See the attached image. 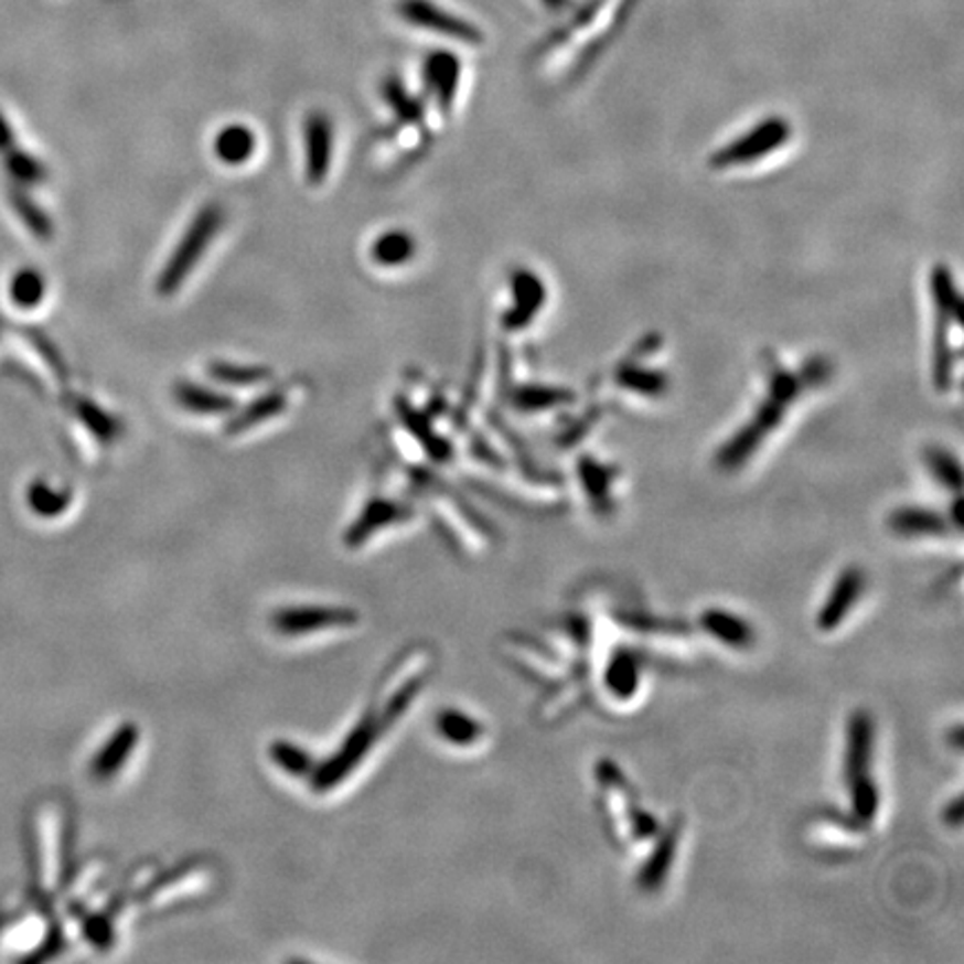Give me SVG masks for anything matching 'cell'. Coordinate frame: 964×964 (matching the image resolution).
I'll list each match as a JSON object with an SVG mask.
<instances>
[{"instance_id":"cell-1","label":"cell","mask_w":964,"mask_h":964,"mask_svg":"<svg viewBox=\"0 0 964 964\" xmlns=\"http://www.w3.org/2000/svg\"><path fill=\"white\" fill-rule=\"evenodd\" d=\"M817 368L808 366L802 371H789L784 366H773L768 373V387L763 400L757 405L754 416L719 449L717 464L724 471H737L743 467L748 458H752L763 440L778 431V427L789 416L791 407L806 394L813 384H820L828 377L826 362H817Z\"/></svg>"},{"instance_id":"cell-2","label":"cell","mask_w":964,"mask_h":964,"mask_svg":"<svg viewBox=\"0 0 964 964\" xmlns=\"http://www.w3.org/2000/svg\"><path fill=\"white\" fill-rule=\"evenodd\" d=\"M931 293L938 320L933 346V382L940 392H949L962 353V304L949 266H935L931 277Z\"/></svg>"},{"instance_id":"cell-3","label":"cell","mask_w":964,"mask_h":964,"mask_svg":"<svg viewBox=\"0 0 964 964\" xmlns=\"http://www.w3.org/2000/svg\"><path fill=\"white\" fill-rule=\"evenodd\" d=\"M874 761V721L869 713H853L846 737V784L853 813L859 824H869L880 808V793L869 770Z\"/></svg>"},{"instance_id":"cell-4","label":"cell","mask_w":964,"mask_h":964,"mask_svg":"<svg viewBox=\"0 0 964 964\" xmlns=\"http://www.w3.org/2000/svg\"><path fill=\"white\" fill-rule=\"evenodd\" d=\"M226 222V213L219 204L204 206L195 219L185 228L181 242L176 244L174 253L168 257L159 279H157V293L161 298H170L176 291H181L183 281L192 275L195 266L204 259L208 246L219 235L222 226Z\"/></svg>"},{"instance_id":"cell-5","label":"cell","mask_w":964,"mask_h":964,"mask_svg":"<svg viewBox=\"0 0 964 964\" xmlns=\"http://www.w3.org/2000/svg\"><path fill=\"white\" fill-rule=\"evenodd\" d=\"M793 139V126L784 117H768L759 121L752 130L743 132L721 150L710 157V168L735 170L759 163L761 159L775 154Z\"/></svg>"},{"instance_id":"cell-6","label":"cell","mask_w":964,"mask_h":964,"mask_svg":"<svg viewBox=\"0 0 964 964\" xmlns=\"http://www.w3.org/2000/svg\"><path fill=\"white\" fill-rule=\"evenodd\" d=\"M398 12L409 25L436 32L440 36H447V39H453V41H460L467 45H480L482 41H485V36L480 34V30L475 25L438 8L436 3H431V0H403Z\"/></svg>"},{"instance_id":"cell-7","label":"cell","mask_w":964,"mask_h":964,"mask_svg":"<svg viewBox=\"0 0 964 964\" xmlns=\"http://www.w3.org/2000/svg\"><path fill=\"white\" fill-rule=\"evenodd\" d=\"M545 302H547V291H545L543 279L527 268L514 270V275H512V309L503 315V324L510 331L527 329L534 322V318H538Z\"/></svg>"},{"instance_id":"cell-8","label":"cell","mask_w":964,"mask_h":964,"mask_svg":"<svg viewBox=\"0 0 964 964\" xmlns=\"http://www.w3.org/2000/svg\"><path fill=\"white\" fill-rule=\"evenodd\" d=\"M866 588V576L859 567H848L844 569L837 581L828 595V599L824 601L820 614H817V628L822 632H833L835 628L842 625V621L850 614L853 606L861 599Z\"/></svg>"},{"instance_id":"cell-9","label":"cell","mask_w":964,"mask_h":964,"mask_svg":"<svg viewBox=\"0 0 964 964\" xmlns=\"http://www.w3.org/2000/svg\"><path fill=\"white\" fill-rule=\"evenodd\" d=\"M307 179L311 185L324 183L333 159V121L324 113H311L304 121Z\"/></svg>"},{"instance_id":"cell-10","label":"cell","mask_w":964,"mask_h":964,"mask_svg":"<svg viewBox=\"0 0 964 964\" xmlns=\"http://www.w3.org/2000/svg\"><path fill=\"white\" fill-rule=\"evenodd\" d=\"M425 83L440 108L449 113L460 85V61L451 52L442 50L429 54L425 61Z\"/></svg>"},{"instance_id":"cell-11","label":"cell","mask_w":964,"mask_h":964,"mask_svg":"<svg viewBox=\"0 0 964 964\" xmlns=\"http://www.w3.org/2000/svg\"><path fill=\"white\" fill-rule=\"evenodd\" d=\"M614 384L639 398H661L670 387V379L658 368L643 366L641 362H623L614 373Z\"/></svg>"},{"instance_id":"cell-12","label":"cell","mask_w":964,"mask_h":964,"mask_svg":"<svg viewBox=\"0 0 964 964\" xmlns=\"http://www.w3.org/2000/svg\"><path fill=\"white\" fill-rule=\"evenodd\" d=\"M891 532L907 536V538H920V536H942L949 532V523L942 514L924 507H900L889 516Z\"/></svg>"},{"instance_id":"cell-13","label":"cell","mask_w":964,"mask_h":964,"mask_svg":"<svg viewBox=\"0 0 964 964\" xmlns=\"http://www.w3.org/2000/svg\"><path fill=\"white\" fill-rule=\"evenodd\" d=\"M174 400L181 409L200 416H219L235 409V400L219 392L206 389L202 384L181 382L174 387Z\"/></svg>"},{"instance_id":"cell-14","label":"cell","mask_w":964,"mask_h":964,"mask_svg":"<svg viewBox=\"0 0 964 964\" xmlns=\"http://www.w3.org/2000/svg\"><path fill=\"white\" fill-rule=\"evenodd\" d=\"M679 835H682V824H672L658 839V846L652 850L647 864L639 874V885L645 891H654L658 885H663V880L667 878L670 866L674 861V853H677V844H679Z\"/></svg>"},{"instance_id":"cell-15","label":"cell","mask_w":964,"mask_h":964,"mask_svg":"<svg viewBox=\"0 0 964 964\" xmlns=\"http://www.w3.org/2000/svg\"><path fill=\"white\" fill-rule=\"evenodd\" d=\"M371 257L377 266L398 268L416 257V239L403 228L387 231L379 235L371 246Z\"/></svg>"},{"instance_id":"cell-16","label":"cell","mask_w":964,"mask_h":964,"mask_svg":"<svg viewBox=\"0 0 964 964\" xmlns=\"http://www.w3.org/2000/svg\"><path fill=\"white\" fill-rule=\"evenodd\" d=\"M257 150V137L244 124L226 126L215 137V154L226 165H244Z\"/></svg>"},{"instance_id":"cell-17","label":"cell","mask_w":964,"mask_h":964,"mask_svg":"<svg viewBox=\"0 0 964 964\" xmlns=\"http://www.w3.org/2000/svg\"><path fill=\"white\" fill-rule=\"evenodd\" d=\"M701 628L710 636H715L721 643L732 645L737 650L750 647L752 641H754L752 628L743 619H739L737 614H730V612H724V610H708L701 617Z\"/></svg>"},{"instance_id":"cell-18","label":"cell","mask_w":964,"mask_h":964,"mask_svg":"<svg viewBox=\"0 0 964 964\" xmlns=\"http://www.w3.org/2000/svg\"><path fill=\"white\" fill-rule=\"evenodd\" d=\"M574 403V396L567 389L543 387V384H527L512 396V405L523 414H540L547 409H556Z\"/></svg>"},{"instance_id":"cell-19","label":"cell","mask_w":964,"mask_h":964,"mask_svg":"<svg viewBox=\"0 0 964 964\" xmlns=\"http://www.w3.org/2000/svg\"><path fill=\"white\" fill-rule=\"evenodd\" d=\"M45 277L34 268H21L10 279V300L21 311L39 309L45 298Z\"/></svg>"},{"instance_id":"cell-20","label":"cell","mask_w":964,"mask_h":964,"mask_svg":"<svg viewBox=\"0 0 964 964\" xmlns=\"http://www.w3.org/2000/svg\"><path fill=\"white\" fill-rule=\"evenodd\" d=\"M320 621H331V623H353L355 617L353 614H344V612H335V610H322V612H283L277 619V628L283 634H313L320 630H329L324 625H320Z\"/></svg>"},{"instance_id":"cell-21","label":"cell","mask_w":964,"mask_h":964,"mask_svg":"<svg viewBox=\"0 0 964 964\" xmlns=\"http://www.w3.org/2000/svg\"><path fill=\"white\" fill-rule=\"evenodd\" d=\"M606 686L617 699H630L639 688V663L630 652L612 656L606 670Z\"/></svg>"},{"instance_id":"cell-22","label":"cell","mask_w":964,"mask_h":964,"mask_svg":"<svg viewBox=\"0 0 964 964\" xmlns=\"http://www.w3.org/2000/svg\"><path fill=\"white\" fill-rule=\"evenodd\" d=\"M405 518H407V512L403 507H398L396 503L373 501L364 510L360 523H355V527L351 529V538L355 543H364L368 538V534H373V529L377 532L382 525H396V523H400Z\"/></svg>"},{"instance_id":"cell-23","label":"cell","mask_w":964,"mask_h":964,"mask_svg":"<svg viewBox=\"0 0 964 964\" xmlns=\"http://www.w3.org/2000/svg\"><path fill=\"white\" fill-rule=\"evenodd\" d=\"M438 732L453 746H471L482 737V726L460 710H444L438 717Z\"/></svg>"},{"instance_id":"cell-24","label":"cell","mask_w":964,"mask_h":964,"mask_svg":"<svg viewBox=\"0 0 964 964\" xmlns=\"http://www.w3.org/2000/svg\"><path fill=\"white\" fill-rule=\"evenodd\" d=\"M288 405V398L283 392H272L268 396H261L257 403H253L244 414L237 416L235 422H231V433H239V431H248L255 425H261L266 420H272L275 416H279L283 411V407Z\"/></svg>"},{"instance_id":"cell-25","label":"cell","mask_w":964,"mask_h":964,"mask_svg":"<svg viewBox=\"0 0 964 964\" xmlns=\"http://www.w3.org/2000/svg\"><path fill=\"white\" fill-rule=\"evenodd\" d=\"M215 379L224 384H233V387H257V384L266 382L270 377V371L264 366H244V364H231V362H215L208 366Z\"/></svg>"},{"instance_id":"cell-26","label":"cell","mask_w":964,"mask_h":964,"mask_svg":"<svg viewBox=\"0 0 964 964\" xmlns=\"http://www.w3.org/2000/svg\"><path fill=\"white\" fill-rule=\"evenodd\" d=\"M924 460H926L929 471L933 473V478L940 482L942 488L960 492L962 469H960V462H957V458L953 453H949V451H944L940 447H931V449H926Z\"/></svg>"},{"instance_id":"cell-27","label":"cell","mask_w":964,"mask_h":964,"mask_svg":"<svg viewBox=\"0 0 964 964\" xmlns=\"http://www.w3.org/2000/svg\"><path fill=\"white\" fill-rule=\"evenodd\" d=\"M581 480L588 496L597 505L610 503V485H612V469L595 462L592 458L581 460Z\"/></svg>"},{"instance_id":"cell-28","label":"cell","mask_w":964,"mask_h":964,"mask_svg":"<svg viewBox=\"0 0 964 964\" xmlns=\"http://www.w3.org/2000/svg\"><path fill=\"white\" fill-rule=\"evenodd\" d=\"M28 503L39 516H56L69 505V492H58L45 480H34L28 492Z\"/></svg>"},{"instance_id":"cell-29","label":"cell","mask_w":964,"mask_h":964,"mask_svg":"<svg viewBox=\"0 0 964 964\" xmlns=\"http://www.w3.org/2000/svg\"><path fill=\"white\" fill-rule=\"evenodd\" d=\"M132 743H135V735H132V730H119V735L115 737V741H113L110 746H106L104 752H101L99 757H96V761H94V770H96V773L104 775V778L117 773L121 759H124V757L128 759V754L132 752V750H130Z\"/></svg>"},{"instance_id":"cell-30","label":"cell","mask_w":964,"mask_h":964,"mask_svg":"<svg viewBox=\"0 0 964 964\" xmlns=\"http://www.w3.org/2000/svg\"><path fill=\"white\" fill-rule=\"evenodd\" d=\"M384 99L389 101L392 110H396L407 121H418L422 117V106L405 89V85L398 78H389L384 83Z\"/></svg>"},{"instance_id":"cell-31","label":"cell","mask_w":964,"mask_h":964,"mask_svg":"<svg viewBox=\"0 0 964 964\" xmlns=\"http://www.w3.org/2000/svg\"><path fill=\"white\" fill-rule=\"evenodd\" d=\"M81 418L85 420V425L99 436L101 440H115L119 433H121V425H119V420L115 418V416H110V414H106L104 409H99L96 405H92V403H83L81 405Z\"/></svg>"},{"instance_id":"cell-32","label":"cell","mask_w":964,"mask_h":964,"mask_svg":"<svg viewBox=\"0 0 964 964\" xmlns=\"http://www.w3.org/2000/svg\"><path fill=\"white\" fill-rule=\"evenodd\" d=\"M8 168H10L12 176H14L17 181H23V183H39V181H43V176H45V170H43V165L39 163V159H34V157H30V154H25V152H14V154H10Z\"/></svg>"},{"instance_id":"cell-33","label":"cell","mask_w":964,"mask_h":964,"mask_svg":"<svg viewBox=\"0 0 964 964\" xmlns=\"http://www.w3.org/2000/svg\"><path fill=\"white\" fill-rule=\"evenodd\" d=\"M195 882H211V880H208V874H206V871H200V874H197V878H183V885H185V889H188V891H192V889H195ZM176 891H179V885H176V887L172 885V887L168 889V896H163V902H170V900L179 898L181 893H176Z\"/></svg>"},{"instance_id":"cell-34","label":"cell","mask_w":964,"mask_h":964,"mask_svg":"<svg viewBox=\"0 0 964 964\" xmlns=\"http://www.w3.org/2000/svg\"><path fill=\"white\" fill-rule=\"evenodd\" d=\"M12 128L8 124V119L0 113V150H8L12 146Z\"/></svg>"},{"instance_id":"cell-35","label":"cell","mask_w":964,"mask_h":964,"mask_svg":"<svg viewBox=\"0 0 964 964\" xmlns=\"http://www.w3.org/2000/svg\"><path fill=\"white\" fill-rule=\"evenodd\" d=\"M543 6L549 10H563L567 6V0H543Z\"/></svg>"}]
</instances>
